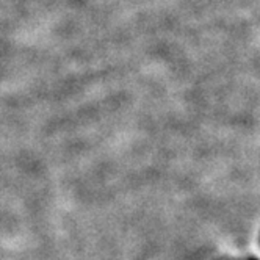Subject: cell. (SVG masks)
Here are the masks:
<instances>
[{"label":"cell","instance_id":"cell-1","mask_svg":"<svg viewBox=\"0 0 260 260\" xmlns=\"http://www.w3.org/2000/svg\"><path fill=\"white\" fill-rule=\"evenodd\" d=\"M249 260H257V258H255V257H251V258H249Z\"/></svg>","mask_w":260,"mask_h":260}]
</instances>
